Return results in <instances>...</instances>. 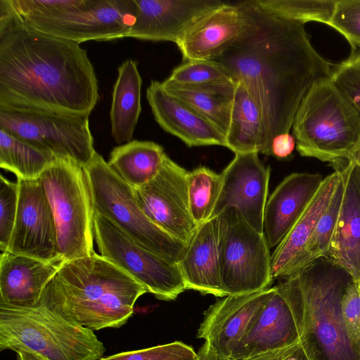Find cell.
Returning a JSON list of instances; mask_svg holds the SVG:
<instances>
[{
  "mask_svg": "<svg viewBox=\"0 0 360 360\" xmlns=\"http://www.w3.org/2000/svg\"><path fill=\"white\" fill-rule=\"evenodd\" d=\"M39 179L53 211L61 260L94 255V210L84 167L70 158L55 157Z\"/></svg>",
  "mask_w": 360,
  "mask_h": 360,
  "instance_id": "8",
  "label": "cell"
},
{
  "mask_svg": "<svg viewBox=\"0 0 360 360\" xmlns=\"http://www.w3.org/2000/svg\"><path fill=\"white\" fill-rule=\"evenodd\" d=\"M257 153L235 154L221 172L220 193L210 219L226 208H237L255 231L264 233V213L267 201L269 166H265Z\"/></svg>",
  "mask_w": 360,
  "mask_h": 360,
  "instance_id": "15",
  "label": "cell"
},
{
  "mask_svg": "<svg viewBox=\"0 0 360 360\" xmlns=\"http://www.w3.org/2000/svg\"><path fill=\"white\" fill-rule=\"evenodd\" d=\"M330 79L360 117V50H352L347 59L335 65Z\"/></svg>",
  "mask_w": 360,
  "mask_h": 360,
  "instance_id": "35",
  "label": "cell"
},
{
  "mask_svg": "<svg viewBox=\"0 0 360 360\" xmlns=\"http://www.w3.org/2000/svg\"><path fill=\"white\" fill-rule=\"evenodd\" d=\"M244 23L237 3L222 2L196 19L176 44L184 62L214 60L236 41Z\"/></svg>",
  "mask_w": 360,
  "mask_h": 360,
  "instance_id": "18",
  "label": "cell"
},
{
  "mask_svg": "<svg viewBox=\"0 0 360 360\" xmlns=\"http://www.w3.org/2000/svg\"><path fill=\"white\" fill-rule=\"evenodd\" d=\"M146 97L158 124L178 137L188 147L221 146L226 147L225 136L184 101L153 80Z\"/></svg>",
  "mask_w": 360,
  "mask_h": 360,
  "instance_id": "20",
  "label": "cell"
},
{
  "mask_svg": "<svg viewBox=\"0 0 360 360\" xmlns=\"http://www.w3.org/2000/svg\"><path fill=\"white\" fill-rule=\"evenodd\" d=\"M98 99L86 50L32 28L0 0V108L90 115Z\"/></svg>",
  "mask_w": 360,
  "mask_h": 360,
  "instance_id": "2",
  "label": "cell"
},
{
  "mask_svg": "<svg viewBox=\"0 0 360 360\" xmlns=\"http://www.w3.org/2000/svg\"><path fill=\"white\" fill-rule=\"evenodd\" d=\"M0 349L27 350L49 360H99L105 352L93 330L41 304H0Z\"/></svg>",
  "mask_w": 360,
  "mask_h": 360,
  "instance_id": "5",
  "label": "cell"
},
{
  "mask_svg": "<svg viewBox=\"0 0 360 360\" xmlns=\"http://www.w3.org/2000/svg\"><path fill=\"white\" fill-rule=\"evenodd\" d=\"M237 82L231 72L214 60H193L175 68L161 82L164 88L211 90L233 95Z\"/></svg>",
  "mask_w": 360,
  "mask_h": 360,
  "instance_id": "29",
  "label": "cell"
},
{
  "mask_svg": "<svg viewBox=\"0 0 360 360\" xmlns=\"http://www.w3.org/2000/svg\"><path fill=\"white\" fill-rule=\"evenodd\" d=\"M17 16L39 32L80 44L127 37L136 5L134 0H39L30 13Z\"/></svg>",
  "mask_w": 360,
  "mask_h": 360,
  "instance_id": "7",
  "label": "cell"
},
{
  "mask_svg": "<svg viewBox=\"0 0 360 360\" xmlns=\"http://www.w3.org/2000/svg\"><path fill=\"white\" fill-rule=\"evenodd\" d=\"M198 353L192 347L175 341L148 348L124 352L99 360H196Z\"/></svg>",
  "mask_w": 360,
  "mask_h": 360,
  "instance_id": "36",
  "label": "cell"
},
{
  "mask_svg": "<svg viewBox=\"0 0 360 360\" xmlns=\"http://www.w3.org/2000/svg\"><path fill=\"white\" fill-rule=\"evenodd\" d=\"M196 360H210V354L205 344L199 349Z\"/></svg>",
  "mask_w": 360,
  "mask_h": 360,
  "instance_id": "45",
  "label": "cell"
},
{
  "mask_svg": "<svg viewBox=\"0 0 360 360\" xmlns=\"http://www.w3.org/2000/svg\"><path fill=\"white\" fill-rule=\"evenodd\" d=\"M321 174L295 172L287 176L266 201L264 233L269 248L285 237L319 191Z\"/></svg>",
  "mask_w": 360,
  "mask_h": 360,
  "instance_id": "21",
  "label": "cell"
},
{
  "mask_svg": "<svg viewBox=\"0 0 360 360\" xmlns=\"http://www.w3.org/2000/svg\"><path fill=\"white\" fill-rule=\"evenodd\" d=\"M226 142V148L235 154L252 152L267 154V137L262 112L240 82H237L233 95Z\"/></svg>",
  "mask_w": 360,
  "mask_h": 360,
  "instance_id": "26",
  "label": "cell"
},
{
  "mask_svg": "<svg viewBox=\"0 0 360 360\" xmlns=\"http://www.w3.org/2000/svg\"><path fill=\"white\" fill-rule=\"evenodd\" d=\"M94 233L100 255L162 300H174L186 289L177 263L138 245L106 217L94 212Z\"/></svg>",
  "mask_w": 360,
  "mask_h": 360,
  "instance_id": "11",
  "label": "cell"
},
{
  "mask_svg": "<svg viewBox=\"0 0 360 360\" xmlns=\"http://www.w3.org/2000/svg\"><path fill=\"white\" fill-rule=\"evenodd\" d=\"M217 217L219 273L226 296L271 288V255L264 233L252 229L234 207Z\"/></svg>",
  "mask_w": 360,
  "mask_h": 360,
  "instance_id": "10",
  "label": "cell"
},
{
  "mask_svg": "<svg viewBox=\"0 0 360 360\" xmlns=\"http://www.w3.org/2000/svg\"><path fill=\"white\" fill-rule=\"evenodd\" d=\"M188 175L166 154L158 174L134 188L137 203L148 218L186 245L198 226L190 211Z\"/></svg>",
  "mask_w": 360,
  "mask_h": 360,
  "instance_id": "13",
  "label": "cell"
},
{
  "mask_svg": "<svg viewBox=\"0 0 360 360\" xmlns=\"http://www.w3.org/2000/svg\"><path fill=\"white\" fill-rule=\"evenodd\" d=\"M281 360H309L300 342L290 346Z\"/></svg>",
  "mask_w": 360,
  "mask_h": 360,
  "instance_id": "42",
  "label": "cell"
},
{
  "mask_svg": "<svg viewBox=\"0 0 360 360\" xmlns=\"http://www.w3.org/2000/svg\"><path fill=\"white\" fill-rule=\"evenodd\" d=\"M141 85L138 63L127 60L118 68L110 111L111 134L118 144L132 141L141 112Z\"/></svg>",
  "mask_w": 360,
  "mask_h": 360,
  "instance_id": "27",
  "label": "cell"
},
{
  "mask_svg": "<svg viewBox=\"0 0 360 360\" xmlns=\"http://www.w3.org/2000/svg\"><path fill=\"white\" fill-rule=\"evenodd\" d=\"M276 16L302 22L316 21L330 25L337 0H253Z\"/></svg>",
  "mask_w": 360,
  "mask_h": 360,
  "instance_id": "34",
  "label": "cell"
},
{
  "mask_svg": "<svg viewBox=\"0 0 360 360\" xmlns=\"http://www.w3.org/2000/svg\"><path fill=\"white\" fill-rule=\"evenodd\" d=\"M219 218L199 225L177 264L187 290L224 297L219 265Z\"/></svg>",
  "mask_w": 360,
  "mask_h": 360,
  "instance_id": "24",
  "label": "cell"
},
{
  "mask_svg": "<svg viewBox=\"0 0 360 360\" xmlns=\"http://www.w3.org/2000/svg\"><path fill=\"white\" fill-rule=\"evenodd\" d=\"M146 292L131 276L95 252L62 262L39 304L94 331L124 325L136 300Z\"/></svg>",
  "mask_w": 360,
  "mask_h": 360,
  "instance_id": "3",
  "label": "cell"
},
{
  "mask_svg": "<svg viewBox=\"0 0 360 360\" xmlns=\"http://www.w3.org/2000/svg\"><path fill=\"white\" fill-rule=\"evenodd\" d=\"M165 89L192 108L226 137L230 125L233 94L202 89Z\"/></svg>",
  "mask_w": 360,
  "mask_h": 360,
  "instance_id": "32",
  "label": "cell"
},
{
  "mask_svg": "<svg viewBox=\"0 0 360 360\" xmlns=\"http://www.w3.org/2000/svg\"><path fill=\"white\" fill-rule=\"evenodd\" d=\"M332 165L340 172L345 191L326 256L342 266L356 281L360 280V168L347 160Z\"/></svg>",
  "mask_w": 360,
  "mask_h": 360,
  "instance_id": "19",
  "label": "cell"
},
{
  "mask_svg": "<svg viewBox=\"0 0 360 360\" xmlns=\"http://www.w3.org/2000/svg\"><path fill=\"white\" fill-rule=\"evenodd\" d=\"M342 314L353 344L360 352V280L352 281L342 300Z\"/></svg>",
  "mask_w": 360,
  "mask_h": 360,
  "instance_id": "39",
  "label": "cell"
},
{
  "mask_svg": "<svg viewBox=\"0 0 360 360\" xmlns=\"http://www.w3.org/2000/svg\"><path fill=\"white\" fill-rule=\"evenodd\" d=\"M165 155L162 146L153 141L132 140L115 147L108 163L124 181L136 188L158 174Z\"/></svg>",
  "mask_w": 360,
  "mask_h": 360,
  "instance_id": "28",
  "label": "cell"
},
{
  "mask_svg": "<svg viewBox=\"0 0 360 360\" xmlns=\"http://www.w3.org/2000/svg\"><path fill=\"white\" fill-rule=\"evenodd\" d=\"M275 290L233 352L231 359H248L300 342L294 317L283 296Z\"/></svg>",
  "mask_w": 360,
  "mask_h": 360,
  "instance_id": "22",
  "label": "cell"
},
{
  "mask_svg": "<svg viewBox=\"0 0 360 360\" xmlns=\"http://www.w3.org/2000/svg\"><path fill=\"white\" fill-rule=\"evenodd\" d=\"M84 169L94 212L112 221L140 246L178 263L187 245L148 218L137 203L134 188L124 181L97 152Z\"/></svg>",
  "mask_w": 360,
  "mask_h": 360,
  "instance_id": "9",
  "label": "cell"
},
{
  "mask_svg": "<svg viewBox=\"0 0 360 360\" xmlns=\"http://www.w3.org/2000/svg\"><path fill=\"white\" fill-rule=\"evenodd\" d=\"M290 347L248 359L217 358L209 352L210 354V360H281Z\"/></svg>",
  "mask_w": 360,
  "mask_h": 360,
  "instance_id": "41",
  "label": "cell"
},
{
  "mask_svg": "<svg viewBox=\"0 0 360 360\" xmlns=\"http://www.w3.org/2000/svg\"><path fill=\"white\" fill-rule=\"evenodd\" d=\"M18 204V184L0 177V250H8Z\"/></svg>",
  "mask_w": 360,
  "mask_h": 360,
  "instance_id": "38",
  "label": "cell"
},
{
  "mask_svg": "<svg viewBox=\"0 0 360 360\" xmlns=\"http://www.w3.org/2000/svg\"><path fill=\"white\" fill-rule=\"evenodd\" d=\"M296 150L331 165L347 160L360 139V117L330 79L315 84L295 115Z\"/></svg>",
  "mask_w": 360,
  "mask_h": 360,
  "instance_id": "6",
  "label": "cell"
},
{
  "mask_svg": "<svg viewBox=\"0 0 360 360\" xmlns=\"http://www.w3.org/2000/svg\"><path fill=\"white\" fill-rule=\"evenodd\" d=\"M18 204L8 250L38 259L63 262L58 254L52 209L40 179H17Z\"/></svg>",
  "mask_w": 360,
  "mask_h": 360,
  "instance_id": "14",
  "label": "cell"
},
{
  "mask_svg": "<svg viewBox=\"0 0 360 360\" xmlns=\"http://www.w3.org/2000/svg\"><path fill=\"white\" fill-rule=\"evenodd\" d=\"M334 169L339 173L335 191L326 208L319 217L308 243L295 264L290 276L317 258L326 256L339 217L345 191L341 174L338 169Z\"/></svg>",
  "mask_w": 360,
  "mask_h": 360,
  "instance_id": "31",
  "label": "cell"
},
{
  "mask_svg": "<svg viewBox=\"0 0 360 360\" xmlns=\"http://www.w3.org/2000/svg\"><path fill=\"white\" fill-rule=\"evenodd\" d=\"M62 262L44 261L8 251L0 256V304L32 307Z\"/></svg>",
  "mask_w": 360,
  "mask_h": 360,
  "instance_id": "23",
  "label": "cell"
},
{
  "mask_svg": "<svg viewBox=\"0 0 360 360\" xmlns=\"http://www.w3.org/2000/svg\"><path fill=\"white\" fill-rule=\"evenodd\" d=\"M274 290L221 297L205 312L197 337L214 356L230 358Z\"/></svg>",
  "mask_w": 360,
  "mask_h": 360,
  "instance_id": "16",
  "label": "cell"
},
{
  "mask_svg": "<svg viewBox=\"0 0 360 360\" xmlns=\"http://www.w3.org/2000/svg\"><path fill=\"white\" fill-rule=\"evenodd\" d=\"M347 160L356 164L360 168V139L350 150Z\"/></svg>",
  "mask_w": 360,
  "mask_h": 360,
  "instance_id": "44",
  "label": "cell"
},
{
  "mask_svg": "<svg viewBox=\"0 0 360 360\" xmlns=\"http://www.w3.org/2000/svg\"><path fill=\"white\" fill-rule=\"evenodd\" d=\"M295 148L296 141L294 136L290 133L283 134L273 139L269 155L279 160H288L292 158Z\"/></svg>",
  "mask_w": 360,
  "mask_h": 360,
  "instance_id": "40",
  "label": "cell"
},
{
  "mask_svg": "<svg viewBox=\"0 0 360 360\" xmlns=\"http://www.w3.org/2000/svg\"><path fill=\"white\" fill-rule=\"evenodd\" d=\"M221 186V176L207 167L188 172V193L191 216L199 226L210 219Z\"/></svg>",
  "mask_w": 360,
  "mask_h": 360,
  "instance_id": "33",
  "label": "cell"
},
{
  "mask_svg": "<svg viewBox=\"0 0 360 360\" xmlns=\"http://www.w3.org/2000/svg\"><path fill=\"white\" fill-rule=\"evenodd\" d=\"M245 18L236 41L214 59L242 82L259 106L269 155L273 139L290 133L298 107L335 65L313 47L304 24L273 15L253 0L237 3Z\"/></svg>",
  "mask_w": 360,
  "mask_h": 360,
  "instance_id": "1",
  "label": "cell"
},
{
  "mask_svg": "<svg viewBox=\"0 0 360 360\" xmlns=\"http://www.w3.org/2000/svg\"><path fill=\"white\" fill-rule=\"evenodd\" d=\"M135 21L127 37L178 42L200 16L223 1L219 0H134Z\"/></svg>",
  "mask_w": 360,
  "mask_h": 360,
  "instance_id": "17",
  "label": "cell"
},
{
  "mask_svg": "<svg viewBox=\"0 0 360 360\" xmlns=\"http://www.w3.org/2000/svg\"><path fill=\"white\" fill-rule=\"evenodd\" d=\"M339 173L335 170L323 180L314 197L296 223L276 246L271 255L273 279L283 280L291 271L308 243L317 221L326 208L335 191Z\"/></svg>",
  "mask_w": 360,
  "mask_h": 360,
  "instance_id": "25",
  "label": "cell"
},
{
  "mask_svg": "<svg viewBox=\"0 0 360 360\" xmlns=\"http://www.w3.org/2000/svg\"><path fill=\"white\" fill-rule=\"evenodd\" d=\"M55 157L0 128V167L17 179H37Z\"/></svg>",
  "mask_w": 360,
  "mask_h": 360,
  "instance_id": "30",
  "label": "cell"
},
{
  "mask_svg": "<svg viewBox=\"0 0 360 360\" xmlns=\"http://www.w3.org/2000/svg\"><path fill=\"white\" fill-rule=\"evenodd\" d=\"M360 50V0H337L330 25Z\"/></svg>",
  "mask_w": 360,
  "mask_h": 360,
  "instance_id": "37",
  "label": "cell"
},
{
  "mask_svg": "<svg viewBox=\"0 0 360 360\" xmlns=\"http://www.w3.org/2000/svg\"><path fill=\"white\" fill-rule=\"evenodd\" d=\"M352 276L327 256L275 285L288 302L309 360H360L342 314Z\"/></svg>",
  "mask_w": 360,
  "mask_h": 360,
  "instance_id": "4",
  "label": "cell"
},
{
  "mask_svg": "<svg viewBox=\"0 0 360 360\" xmlns=\"http://www.w3.org/2000/svg\"><path fill=\"white\" fill-rule=\"evenodd\" d=\"M89 117L0 108V128L54 157L70 158L84 167L96 152Z\"/></svg>",
  "mask_w": 360,
  "mask_h": 360,
  "instance_id": "12",
  "label": "cell"
},
{
  "mask_svg": "<svg viewBox=\"0 0 360 360\" xmlns=\"http://www.w3.org/2000/svg\"><path fill=\"white\" fill-rule=\"evenodd\" d=\"M19 360H49L46 357L34 352L20 349L15 352Z\"/></svg>",
  "mask_w": 360,
  "mask_h": 360,
  "instance_id": "43",
  "label": "cell"
}]
</instances>
